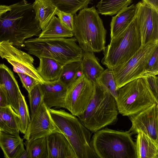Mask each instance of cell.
Wrapping results in <instances>:
<instances>
[{"instance_id":"11","label":"cell","mask_w":158,"mask_h":158,"mask_svg":"<svg viewBox=\"0 0 158 158\" xmlns=\"http://www.w3.org/2000/svg\"><path fill=\"white\" fill-rule=\"evenodd\" d=\"M0 56L6 59L12 65L14 72L28 75L40 84L45 82L35 67L33 57L30 54L15 48L8 42H0Z\"/></svg>"},{"instance_id":"5","label":"cell","mask_w":158,"mask_h":158,"mask_svg":"<svg viewBox=\"0 0 158 158\" xmlns=\"http://www.w3.org/2000/svg\"><path fill=\"white\" fill-rule=\"evenodd\" d=\"M91 143L98 158H137L135 143L128 131L101 129L94 133Z\"/></svg>"},{"instance_id":"12","label":"cell","mask_w":158,"mask_h":158,"mask_svg":"<svg viewBox=\"0 0 158 158\" xmlns=\"http://www.w3.org/2000/svg\"><path fill=\"white\" fill-rule=\"evenodd\" d=\"M135 19L140 33L141 47L158 42V11L143 2L136 4Z\"/></svg>"},{"instance_id":"38","label":"cell","mask_w":158,"mask_h":158,"mask_svg":"<svg viewBox=\"0 0 158 158\" xmlns=\"http://www.w3.org/2000/svg\"><path fill=\"white\" fill-rule=\"evenodd\" d=\"M142 2L158 11V0H142Z\"/></svg>"},{"instance_id":"8","label":"cell","mask_w":158,"mask_h":158,"mask_svg":"<svg viewBox=\"0 0 158 158\" xmlns=\"http://www.w3.org/2000/svg\"><path fill=\"white\" fill-rule=\"evenodd\" d=\"M116 101L119 113L127 116L158 103V100L143 77L130 81L118 89Z\"/></svg>"},{"instance_id":"9","label":"cell","mask_w":158,"mask_h":158,"mask_svg":"<svg viewBox=\"0 0 158 158\" xmlns=\"http://www.w3.org/2000/svg\"><path fill=\"white\" fill-rule=\"evenodd\" d=\"M158 47V42L148 44L141 48L127 61L112 69L117 89L143 76L149 59Z\"/></svg>"},{"instance_id":"26","label":"cell","mask_w":158,"mask_h":158,"mask_svg":"<svg viewBox=\"0 0 158 158\" xmlns=\"http://www.w3.org/2000/svg\"><path fill=\"white\" fill-rule=\"evenodd\" d=\"M28 152V158H48L46 137L26 140L24 143Z\"/></svg>"},{"instance_id":"2","label":"cell","mask_w":158,"mask_h":158,"mask_svg":"<svg viewBox=\"0 0 158 158\" xmlns=\"http://www.w3.org/2000/svg\"><path fill=\"white\" fill-rule=\"evenodd\" d=\"M94 85L91 99L84 112L78 117L82 124L92 133L116 123L119 114L113 96L96 82Z\"/></svg>"},{"instance_id":"22","label":"cell","mask_w":158,"mask_h":158,"mask_svg":"<svg viewBox=\"0 0 158 158\" xmlns=\"http://www.w3.org/2000/svg\"><path fill=\"white\" fill-rule=\"evenodd\" d=\"M39 59V64L36 69L42 78L45 82L58 80L63 66L51 58L41 57Z\"/></svg>"},{"instance_id":"30","label":"cell","mask_w":158,"mask_h":158,"mask_svg":"<svg viewBox=\"0 0 158 158\" xmlns=\"http://www.w3.org/2000/svg\"><path fill=\"white\" fill-rule=\"evenodd\" d=\"M106 89L116 100L118 89L112 70L108 68L104 70L96 78L95 82Z\"/></svg>"},{"instance_id":"36","label":"cell","mask_w":158,"mask_h":158,"mask_svg":"<svg viewBox=\"0 0 158 158\" xmlns=\"http://www.w3.org/2000/svg\"><path fill=\"white\" fill-rule=\"evenodd\" d=\"M144 77L148 82L153 94L158 100V77L157 75L151 74H144Z\"/></svg>"},{"instance_id":"32","label":"cell","mask_w":158,"mask_h":158,"mask_svg":"<svg viewBox=\"0 0 158 158\" xmlns=\"http://www.w3.org/2000/svg\"><path fill=\"white\" fill-rule=\"evenodd\" d=\"M18 114L20 116L21 126L20 131L24 134L31 121L28 106L24 96L21 93L19 100Z\"/></svg>"},{"instance_id":"23","label":"cell","mask_w":158,"mask_h":158,"mask_svg":"<svg viewBox=\"0 0 158 158\" xmlns=\"http://www.w3.org/2000/svg\"><path fill=\"white\" fill-rule=\"evenodd\" d=\"M32 5L36 19L42 30L56 15L57 8L50 0H35Z\"/></svg>"},{"instance_id":"37","label":"cell","mask_w":158,"mask_h":158,"mask_svg":"<svg viewBox=\"0 0 158 158\" xmlns=\"http://www.w3.org/2000/svg\"><path fill=\"white\" fill-rule=\"evenodd\" d=\"M10 105L3 86L0 84V107H5Z\"/></svg>"},{"instance_id":"31","label":"cell","mask_w":158,"mask_h":158,"mask_svg":"<svg viewBox=\"0 0 158 158\" xmlns=\"http://www.w3.org/2000/svg\"><path fill=\"white\" fill-rule=\"evenodd\" d=\"M28 93L32 117L44 102V94L40 84L36 85Z\"/></svg>"},{"instance_id":"21","label":"cell","mask_w":158,"mask_h":158,"mask_svg":"<svg viewBox=\"0 0 158 158\" xmlns=\"http://www.w3.org/2000/svg\"><path fill=\"white\" fill-rule=\"evenodd\" d=\"M94 53L83 51L80 63L81 72L93 83L104 70L99 63Z\"/></svg>"},{"instance_id":"16","label":"cell","mask_w":158,"mask_h":158,"mask_svg":"<svg viewBox=\"0 0 158 158\" xmlns=\"http://www.w3.org/2000/svg\"><path fill=\"white\" fill-rule=\"evenodd\" d=\"M48 158H77L66 137L60 133H55L46 137Z\"/></svg>"},{"instance_id":"24","label":"cell","mask_w":158,"mask_h":158,"mask_svg":"<svg viewBox=\"0 0 158 158\" xmlns=\"http://www.w3.org/2000/svg\"><path fill=\"white\" fill-rule=\"evenodd\" d=\"M137 134L135 144L137 158H158V142L142 132Z\"/></svg>"},{"instance_id":"35","label":"cell","mask_w":158,"mask_h":158,"mask_svg":"<svg viewBox=\"0 0 158 158\" xmlns=\"http://www.w3.org/2000/svg\"><path fill=\"white\" fill-rule=\"evenodd\" d=\"M56 15L58 16L60 22L64 25L71 31H73L74 15L57 9Z\"/></svg>"},{"instance_id":"27","label":"cell","mask_w":158,"mask_h":158,"mask_svg":"<svg viewBox=\"0 0 158 158\" xmlns=\"http://www.w3.org/2000/svg\"><path fill=\"white\" fill-rule=\"evenodd\" d=\"M132 0H101L96 7L99 14L112 16L130 5Z\"/></svg>"},{"instance_id":"13","label":"cell","mask_w":158,"mask_h":158,"mask_svg":"<svg viewBox=\"0 0 158 158\" xmlns=\"http://www.w3.org/2000/svg\"><path fill=\"white\" fill-rule=\"evenodd\" d=\"M57 132L63 133L52 118L49 108L43 102L31 117L23 138L30 140Z\"/></svg>"},{"instance_id":"39","label":"cell","mask_w":158,"mask_h":158,"mask_svg":"<svg viewBox=\"0 0 158 158\" xmlns=\"http://www.w3.org/2000/svg\"><path fill=\"white\" fill-rule=\"evenodd\" d=\"M10 10L9 6L0 5V17L7 11Z\"/></svg>"},{"instance_id":"20","label":"cell","mask_w":158,"mask_h":158,"mask_svg":"<svg viewBox=\"0 0 158 158\" xmlns=\"http://www.w3.org/2000/svg\"><path fill=\"white\" fill-rule=\"evenodd\" d=\"M20 126V116L10 105L0 107V131L19 134Z\"/></svg>"},{"instance_id":"17","label":"cell","mask_w":158,"mask_h":158,"mask_svg":"<svg viewBox=\"0 0 158 158\" xmlns=\"http://www.w3.org/2000/svg\"><path fill=\"white\" fill-rule=\"evenodd\" d=\"M44 94V102L49 108H65L67 87L59 80L40 84Z\"/></svg>"},{"instance_id":"25","label":"cell","mask_w":158,"mask_h":158,"mask_svg":"<svg viewBox=\"0 0 158 158\" xmlns=\"http://www.w3.org/2000/svg\"><path fill=\"white\" fill-rule=\"evenodd\" d=\"M73 32L64 25L58 17L54 16L38 36L40 38H71Z\"/></svg>"},{"instance_id":"18","label":"cell","mask_w":158,"mask_h":158,"mask_svg":"<svg viewBox=\"0 0 158 158\" xmlns=\"http://www.w3.org/2000/svg\"><path fill=\"white\" fill-rule=\"evenodd\" d=\"M0 147L6 158H20L25 150L19 134L3 131H0Z\"/></svg>"},{"instance_id":"6","label":"cell","mask_w":158,"mask_h":158,"mask_svg":"<svg viewBox=\"0 0 158 158\" xmlns=\"http://www.w3.org/2000/svg\"><path fill=\"white\" fill-rule=\"evenodd\" d=\"M54 122L71 144L77 158H98L91 143V133L79 118L64 110L49 109Z\"/></svg>"},{"instance_id":"3","label":"cell","mask_w":158,"mask_h":158,"mask_svg":"<svg viewBox=\"0 0 158 158\" xmlns=\"http://www.w3.org/2000/svg\"><path fill=\"white\" fill-rule=\"evenodd\" d=\"M72 31L83 51L98 52L104 50L107 31L94 6L73 15Z\"/></svg>"},{"instance_id":"15","label":"cell","mask_w":158,"mask_h":158,"mask_svg":"<svg viewBox=\"0 0 158 158\" xmlns=\"http://www.w3.org/2000/svg\"><path fill=\"white\" fill-rule=\"evenodd\" d=\"M0 84L3 86L10 105L18 114L19 100L22 93L13 72L4 64H0Z\"/></svg>"},{"instance_id":"14","label":"cell","mask_w":158,"mask_h":158,"mask_svg":"<svg viewBox=\"0 0 158 158\" xmlns=\"http://www.w3.org/2000/svg\"><path fill=\"white\" fill-rule=\"evenodd\" d=\"M128 116L132 123L128 131L131 135L142 132L158 142V103Z\"/></svg>"},{"instance_id":"4","label":"cell","mask_w":158,"mask_h":158,"mask_svg":"<svg viewBox=\"0 0 158 158\" xmlns=\"http://www.w3.org/2000/svg\"><path fill=\"white\" fill-rule=\"evenodd\" d=\"M77 42L74 37L44 39L38 37L25 40L22 48L28 54L39 58H51L64 66L81 60L83 51Z\"/></svg>"},{"instance_id":"7","label":"cell","mask_w":158,"mask_h":158,"mask_svg":"<svg viewBox=\"0 0 158 158\" xmlns=\"http://www.w3.org/2000/svg\"><path fill=\"white\" fill-rule=\"evenodd\" d=\"M141 48V37L135 17L127 27L110 39L103 50L101 63L113 69L127 61Z\"/></svg>"},{"instance_id":"1","label":"cell","mask_w":158,"mask_h":158,"mask_svg":"<svg viewBox=\"0 0 158 158\" xmlns=\"http://www.w3.org/2000/svg\"><path fill=\"white\" fill-rule=\"evenodd\" d=\"M9 6L10 10L0 17V42L8 41L20 49L25 40L39 36L42 30L32 3L23 0Z\"/></svg>"},{"instance_id":"34","label":"cell","mask_w":158,"mask_h":158,"mask_svg":"<svg viewBox=\"0 0 158 158\" xmlns=\"http://www.w3.org/2000/svg\"><path fill=\"white\" fill-rule=\"evenodd\" d=\"M23 86L29 93L36 85L40 84L35 79L26 74L18 73Z\"/></svg>"},{"instance_id":"33","label":"cell","mask_w":158,"mask_h":158,"mask_svg":"<svg viewBox=\"0 0 158 158\" xmlns=\"http://www.w3.org/2000/svg\"><path fill=\"white\" fill-rule=\"evenodd\" d=\"M158 74V47H157L148 63L144 74Z\"/></svg>"},{"instance_id":"29","label":"cell","mask_w":158,"mask_h":158,"mask_svg":"<svg viewBox=\"0 0 158 158\" xmlns=\"http://www.w3.org/2000/svg\"><path fill=\"white\" fill-rule=\"evenodd\" d=\"M81 61L72 62L63 67L59 80L68 88L80 76Z\"/></svg>"},{"instance_id":"10","label":"cell","mask_w":158,"mask_h":158,"mask_svg":"<svg viewBox=\"0 0 158 158\" xmlns=\"http://www.w3.org/2000/svg\"><path fill=\"white\" fill-rule=\"evenodd\" d=\"M94 83L81 73L67 89L65 109L77 117L85 110L92 96Z\"/></svg>"},{"instance_id":"19","label":"cell","mask_w":158,"mask_h":158,"mask_svg":"<svg viewBox=\"0 0 158 158\" xmlns=\"http://www.w3.org/2000/svg\"><path fill=\"white\" fill-rule=\"evenodd\" d=\"M137 5L132 4L119 11L112 17L110 23V39L127 27L135 19Z\"/></svg>"},{"instance_id":"28","label":"cell","mask_w":158,"mask_h":158,"mask_svg":"<svg viewBox=\"0 0 158 158\" xmlns=\"http://www.w3.org/2000/svg\"><path fill=\"white\" fill-rule=\"evenodd\" d=\"M57 9L73 15L79 10L88 7L92 0H50Z\"/></svg>"}]
</instances>
